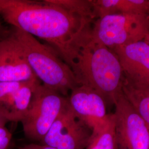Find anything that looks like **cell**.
<instances>
[{"label": "cell", "instance_id": "obj_1", "mask_svg": "<svg viewBox=\"0 0 149 149\" xmlns=\"http://www.w3.org/2000/svg\"><path fill=\"white\" fill-rule=\"evenodd\" d=\"M0 17L11 27L47 42L71 68L91 39L94 22L51 0H0Z\"/></svg>", "mask_w": 149, "mask_h": 149}, {"label": "cell", "instance_id": "obj_2", "mask_svg": "<svg viewBox=\"0 0 149 149\" xmlns=\"http://www.w3.org/2000/svg\"><path fill=\"white\" fill-rule=\"evenodd\" d=\"M71 69L78 85L97 91L107 105H114L122 93L124 74L117 55L91 38L81 49Z\"/></svg>", "mask_w": 149, "mask_h": 149}, {"label": "cell", "instance_id": "obj_3", "mask_svg": "<svg viewBox=\"0 0 149 149\" xmlns=\"http://www.w3.org/2000/svg\"><path fill=\"white\" fill-rule=\"evenodd\" d=\"M11 30L19 43L33 73L40 82L65 97L79 86L71 67L52 47L19 29Z\"/></svg>", "mask_w": 149, "mask_h": 149}, {"label": "cell", "instance_id": "obj_4", "mask_svg": "<svg viewBox=\"0 0 149 149\" xmlns=\"http://www.w3.org/2000/svg\"><path fill=\"white\" fill-rule=\"evenodd\" d=\"M149 34V15L114 14L94 21L91 40L112 50L144 40Z\"/></svg>", "mask_w": 149, "mask_h": 149}, {"label": "cell", "instance_id": "obj_5", "mask_svg": "<svg viewBox=\"0 0 149 149\" xmlns=\"http://www.w3.org/2000/svg\"><path fill=\"white\" fill-rule=\"evenodd\" d=\"M68 101V97L42 83L35 88L27 112L21 123L27 138L40 143Z\"/></svg>", "mask_w": 149, "mask_h": 149}, {"label": "cell", "instance_id": "obj_6", "mask_svg": "<svg viewBox=\"0 0 149 149\" xmlns=\"http://www.w3.org/2000/svg\"><path fill=\"white\" fill-rule=\"evenodd\" d=\"M117 149H149V127L121 93L114 104Z\"/></svg>", "mask_w": 149, "mask_h": 149}, {"label": "cell", "instance_id": "obj_7", "mask_svg": "<svg viewBox=\"0 0 149 149\" xmlns=\"http://www.w3.org/2000/svg\"><path fill=\"white\" fill-rule=\"evenodd\" d=\"M92 130L75 116L69 101L40 144L58 149H86Z\"/></svg>", "mask_w": 149, "mask_h": 149}, {"label": "cell", "instance_id": "obj_8", "mask_svg": "<svg viewBox=\"0 0 149 149\" xmlns=\"http://www.w3.org/2000/svg\"><path fill=\"white\" fill-rule=\"evenodd\" d=\"M39 80L33 73L11 28L0 40V82Z\"/></svg>", "mask_w": 149, "mask_h": 149}, {"label": "cell", "instance_id": "obj_9", "mask_svg": "<svg viewBox=\"0 0 149 149\" xmlns=\"http://www.w3.org/2000/svg\"><path fill=\"white\" fill-rule=\"evenodd\" d=\"M39 80L0 82V113L9 122H21Z\"/></svg>", "mask_w": 149, "mask_h": 149}, {"label": "cell", "instance_id": "obj_10", "mask_svg": "<svg viewBox=\"0 0 149 149\" xmlns=\"http://www.w3.org/2000/svg\"><path fill=\"white\" fill-rule=\"evenodd\" d=\"M70 106L75 116L93 130L106 118V102L102 96L89 87L79 85L68 96Z\"/></svg>", "mask_w": 149, "mask_h": 149}, {"label": "cell", "instance_id": "obj_11", "mask_svg": "<svg viewBox=\"0 0 149 149\" xmlns=\"http://www.w3.org/2000/svg\"><path fill=\"white\" fill-rule=\"evenodd\" d=\"M118 56L124 76L128 80L149 84V45L144 40L112 49Z\"/></svg>", "mask_w": 149, "mask_h": 149}, {"label": "cell", "instance_id": "obj_12", "mask_svg": "<svg viewBox=\"0 0 149 149\" xmlns=\"http://www.w3.org/2000/svg\"><path fill=\"white\" fill-rule=\"evenodd\" d=\"M94 21L114 14L149 15V0H91Z\"/></svg>", "mask_w": 149, "mask_h": 149}, {"label": "cell", "instance_id": "obj_13", "mask_svg": "<svg viewBox=\"0 0 149 149\" xmlns=\"http://www.w3.org/2000/svg\"><path fill=\"white\" fill-rule=\"evenodd\" d=\"M122 92L134 109L149 127V84L135 82L124 76Z\"/></svg>", "mask_w": 149, "mask_h": 149}, {"label": "cell", "instance_id": "obj_14", "mask_svg": "<svg viewBox=\"0 0 149 149\" xmlns=\"http://www.w3.org/2000/svg\"><path fill=\"white\" fill-rule=\"evenodd\" d=\"M86 149H117L114 114H108L105 120L92 130Z\"/></svg>", "mask_w": 149, "mask_h": 149}, {"label": "cell", "instance_id": "obj_15", "mask_svg": "<svg viewBox=\"0 0 149 149\" xmlns=\"http://www.w3.org/2000/svg\"><path fill=\"white\" fill-rule=\"evenodd\" d=\"M12 134L5 127H0V149H12Z\"/></svg>", "mask_w": 149, "mask_h": 149}, {"label": "cell", "instance_id": "obj_16", "mask_svg": "<svg viewBox=\"0 0 149 149\" xmlns=\"http://www.w3.org/2000/svg\"><path fill=\"white\" fill-rule=\"evenodd\" d=\"M14 149H58L53 146L40 143H32L19 146Z\"/></svg>", "mask_w": 149, "mask_h": 149}, {"label": "cell", "instance_id": "obj_17", "mask_svg": "<svg viewBox=\"0 0 149 149\" xmlns=\"http://www.w3.org/2000/svg\"><path fill=\"white\" fill-rule=\"evenodd\" d=\"M9 30L6 28L2 23L1 18L0 17V40L5 37L9 32Z\"/></svg>", "mask_w": 149, "mask_h": 149}, {"label": "cell", "instance_id": "obj_18", "mask_svg": "<svg viewBox=\"0 0 149 149\" xmlns=\"http://www.w3.org/2000/svg\"><path fill=\"white\" fill-rule=\"evenodd\" d=\"M8 122H9L7 119L0 113V127H5L6 124Z\"/></svg>", "mask_w": 149, "mask_h": 149}, {"label": "cell", "instance_id": "obj_19", "mask_svg": "<svg viewBox=\"0 0 149 149\" xmlns=\"http://www.w3.org/2000/svg\"><path fill=\"white\" fill-rule=\"evenodd\" d=\"M144 41L145 42H146L148 44H149V34L145 37V38L144 39Z\"/></svg>", "mask_w": 149, "mask_h": 149}]
</instances>
